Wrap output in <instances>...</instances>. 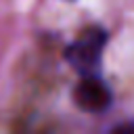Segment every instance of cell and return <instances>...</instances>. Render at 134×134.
<instances>
[{
  "mask_svg": "<svg viewBox=\"0 0 134 134\" xmlns=\"http://www.w3.org/2000/svg\"><path fill=\"white\" fill-rule=\"evenodd\" d=\"M107 44V34L100 27H88L84 29L65 50L67 63L82 75L96 73L100 59H103V48Z\"/></svg>",
  "mask_w": 134,
  "mask_h": 134,
  "instance_id": "6da1fadb",
  "label": "cell"
},
{
  "mask_svg": "<svg viewBox=\"0 0 134 134\" xmlns=\"http://www.w3.org/2000/svg\"><path fill=\"white\" fill-rule=\"evenodd\" d=\"M111 90L109 86L98 77V73L82 75L80 84L73 90V100L82 111L88 113H100L111 105Z\"/></svg>",
  "mask_w": 134,
  "mask_h": 134,
  "instance_id": "7a4b0ae2",
  "label": "cell"
}]
</instances>
